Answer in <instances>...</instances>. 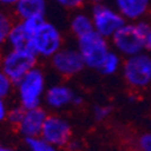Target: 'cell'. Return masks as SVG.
<instances>
[{"instance_id":"603a6c76","label":"cell","mask_w":151,"mask_h":151,"mask_svg":"<svg viewBox=\"0 0 151 151\" xmlns=\"http://www.w3.org/2000/svg\"><path fill=\"white\" fill-rule=\"evenodd\" d=\"M138 149L139 151H151V132L143 133L138 138Z\"/></svg>"},{"instance_id":"83f0119b","label":"cell","mask_w":151,"mask_h":151,"mask_svg":"<svg viewBox=\"0 0 151 151\" xmlns=\"http://www.w3.org/2000/svg\"><path fill=\"white\" fill-rule=\"evenodd\" d=\"M144 48L145 50H151V31L145 36V39H144Z\"/></svg>"},{"instance_id":"277c9868","label":"cell","mask_w":151,"mask_h":151,"mask_svg":"<svg viewBox=\"0 0 151 151\" xmlns=\"http://www.w3.org/2000/svg\"><path fill=\"white\" fill-rule=\"evenodd\" d=\"M37 56L30 48H11L4 56H1V70L7 77L17 84L24 74H27L37 64Z\"/></svg>"},{"instance_id":"5b68a950","label":"cell","mask_w":151,"mask_h":151,"mask_svg":"<svg viewBox=\"0 0 151 151\" xmlns=\"http://www.w3.org/2000/svg\"><path fill=\"white\" fill-rule=\"evenodd\" d=\"M29 48L40 58L50 59L63 48V36L59 29L46 19L30 39Z\"/></svg>"},{"instance_id":"1f68e13d","label":"cell","mask_w":151,"mask_h":151,"mask_svg":"<svg viewBox=\"0 0 151 151\" xmlns=\"http://www.w3.org/2000/svg\"><path fill=\"white\" fill-rule=\"evenodd\" d=\"M0 66H1V56H0Z\"/></svg>"},{"instance_id":"d4e9b609","label":"cell","mask_w":151,"mask_h":151,"mask_svg":"<svg viewBox=\"0 0 151 151\" xmlns=\"http://www.w3.org/2000/svg\"><path fill=\"white\" fill-rule=\"evenodd\" d=\"M82 147H83L82 143H81L79 140H77V139H73V138L68 142V144H67V146H66V149H67L68 151H81Z\"/></svg>"},{"instance_id":"44dd1931","label":"cell","mask_w":151,"mask_h":151,"mask_svg":"<svg viewBox=\"0 0 151 151\" xmlns=\"http://www.w3.org/2000/svg\"><path fill=\"white\" fill-rule=\"evenodd\" d=\"M45 18L42 17H31V18H25V19H21L24 29L28 31V34L30 36L34 35V32L41 27V24L43 23Z\"/></svg>"},{"instance_id":"3957f363","label":"cell","mask_w":151,"mask_h":151,"mask_svg":"<svg viewBox=\"0 0 151 151\" xmlns=\"http://www.w3.org/2000/svg\"><path fill=\"white\" fill-rule=\"evenodd\" d=\"M125 82L134 90H143L151 85V55L146 52L127 56L122 63Z\"/></svg>"},{"instance_id":"ac0fdd59","label":"cell","mask_w":151,"mask_h":151,"mask_svg":"<svg viewBox=\"0 0 151 151\" xmlns=\"http://www.w3.org/2000/svg\"><path fill=\"white\" fill-rule=\"evenodd\" d=\"M13 25L12 18L4 10H0V47L7 42V36Z\"/></svg>"},{"instance_id":"52a82bcc","label":"cell","mask_w":151,"mask_h":151,"mask_svg":"<svg viewBox=\"0 0 151 151\" xmlns=\"http://www.w3.org/2000/svg\"><path fill=\"white\" fill-rule=\"evenodd\" d=\"M91 18L93 22V30L106 39H111L113 35L126 23V19L118 10L111 9L103 3L93 6Z\"/></svg>"},{"instance_id":"2e32d148","label":"cell","mask_w":151,"mask_h":151,"mask_svg":"<svg viewBox=\"0 0 151 151\" xmlns=\"http://www.w3.org/2000/svg\"><path fill=\"white\" fill-rule=\"evenodd\" d=\"M122 66L121 56L118 52L109 50V53L106 55V58L99 66L97 71L103 76H113L115 74Z\"/></svg>"},{"instance_id":"4316f807","label":"cell","mask_w":151,"mask_h":151,"mask_svg":"<svg viewBox=\"0 0 151 151\" xmlns=\"http://www.w3.org/2000/svg\"><path fill=\"white\" fill-rule=\"evenodd\" d=\"M84 103V97L82 95H78V93H74L73 100H72V106L74 107H81Z\"/></svg>"},{"instance_id":"ba28073f","label":"cell","mask_w":151,"mask_h":151,"mask_svg":"<svg viewBox=\"0 0 151 151\" xmlns=\"http://www.w3.org/2000/svg\"><path fill=\"white\" fill-rule=\"evenodd\" d=\"M50 63L56 73L65 78L79 74L85 67L77 48H61L50 58Z\"/></svg>"},{"instance_id":"d6986e66","label":"cell","mask_w":151,"mask_h":151,"mask_svg":"<svg viewBox=\"0 0 151 151\" xmlns=\"http://www.w3.org/2000/svg\"><path fill=\"white\" fill-rule=\"evenodd\" d=\"M24 113H25V108H23L22 106H18V107H14L12 108L11 110L7 111V121L10 122V125L17 131L18 126H19L23 116H24Z\"/></svg>"},{"instance_id":"cb8c5ba5","label":"cell","mask_w":151,"mask_h":151,"mask_svg":"<svg viewBox=\"0 0 151 151\" xmlns=\"http://www.w3.org/2000/svg\"><path fill=\"white\" fill-rule=\"evenodd\" d=\"M58 4L65 6V7H70V9H73V7H79L83 5V3L85 0H54Z\"/></svg>"},{"instance_id":"d6a6232c","label":"cell","mask_w":151,"mask_h":151,"mask_svg":"<svg viewBox=\"0 0 151 151\" xmlns=\"http://www.w3.org/2000/svg\"><path fill=\"white\" fill-rule=\"evenodd\" d=\"M1 150H3V146H1V145H0V151H1Z\"/></svg>"},{"instance_id":"6da1fadb","label":"cell","mask_w":151,"mask_h":151,"mask_svg":"<svg viewBox=\"0 0 151 151\" xmlns=\"http://www.w3.org/2000/svg\"><path fill=\"white\" fill-rule=\"evenodd\" d=\"M151 31V24L145 21L125 23L111 37L113 47L120 55L131 56L144 52V39Z\"/></svg>"},{"instance_id":"9c48e42d","label":"cell","mask_w":151,"mask_h":151,"mask_svg":"<svg viewBox=\"0 0 151 151\" xmlns=\"http://www.w3.org/2000/svg\"><path fill=\"white\" fill-rule=\"evenodd\" d=\"M40 136L58 149L66 147L68 142L72 139V127L63 116L48 115Z\"/></svg>"},{"instance_id":"4dcf8cb0","label":"cell","mask_w":151,"mask_h":151,"mask_svg":"<svg viewBox=\"0 0 151 151\" xmlns=\"http://www.w3.org/2000/svg\"><path fill=\"white\" fill-rule=\"evenodd\" d=\"M1 151H16V150L10 149V147H6V149H4V147H3V150H1Z\"/></svg>"},{"instance_id":"7c38bea8","label":"cell","mask_w":151,"mask_h":151,"mask_svg":"<svg viewBox=\"0 0 151 151\" xmlns=\"http://www.w3.org/2000/svg\"><path fill=\"white\" fill-rule=\"evenodd\" d=\"M116 10L126 21L136 22L147 12L150 0H114Z\"/></svg>"},{"instance_id":"e0dca14e","label":"cell","mask_w":151,"mask_h":151,"mask_svg":"<svg viewBox=\"0 0 151 151\" xmlns=\"http://www.w3.org/2000/svg\"><path fill=\"white\" fill-rule=\"evenodd\" d=\"M25 144L30 151H58V147L47 142L41 136L25 138Z\"/></svg>"},{"instance_id":"5bb4252c","label":"cell","mask_w":151,"mask_h":151,"mask_svg":"<svg viewBox=\"0 0 151 151\" xmlns=\"http://www.w3.org/2000/svg\"><path fill=\"white\" fill-rule=\"evenodd\" d=\"M31 36L28 34V31L24 29L22 22L19 21L18 23H13L10 34L7 36V43L13 49H19V48H29Z\"/></svg>"},{"instance_id":"484cf974","label":"cell","mask_w":151,"mask_h":151,"mask_svg":"<svg viewBox=\"0 0 151 151\" xmlns=\"http://www.w3.org/2000/svg\"><path fill=\"white\" fill-rule=\"evenodd\" d=\"M7 116V109L6 106L3 101V99H0V122H3Z\"/></svg>"},{"instance_id":"f1b7e54d","label":"cell","mask_w":151,"mask_h":151,"mask_svg":"<svg viewBox=\"0 0 151 151\" xmlns=\"http://www.w3.org/2000/svg\"><path fill=\"white\" fill-rule=\"evenodd\" d=\"M19 0H0V4L5 6H14Z\"/></svg>"},{"instance_id":"8fae6325","label":"cell","mask_w":151,"mask_h":151,"mask_svg":"<svg viewBox=\"0 0 151 151\" xmlns=\"http://www.w3.org/2000/svg\"><path fill=\"white\" fill-rule=\"evenodd\" d=\"M74 91L66 84H55L49 86L45 92V103L53 110H60L72 104Z\"/></svg>"},{"instance_id":"7a4b0ae2","label":"cell","mask_w":151,"mask_h":151,"mask_svg":"<svg viewBox=\"0 0 151 151\" xmlns=\"http://www.w3.org/2000/svg\"><path fill=\"white\" fill-rule=\"evenodd\" d=\"M18 96L21 106L25 109L40 107L46 92V76L43 71L35 66L18 82Z\"/></svg>"},{"instance_id":"7402d4cb","label":"cell","mask_w":151,"mask_h":151,"mask_svg":"<svg viewBox=\"0 0 151 151\" xmlns=\"http://www.w3.org/2000/svg\"><path fill=\"white\" fill-rule=\"evenodd\" d=\"M13 84L14 83L0 70V99H5L10 95Z\"/></svg>"},{"instance_id":"9a60e30c","label":"cell","mask_w":151,"mask_h":151,"mask_svg":"<svg viewBox=\"0 0 151 151\" xmlns=\"http://www.w3.org/2000/svg\"><path fill=\"white\" fill-rule=\"evenodd\" d=\"M70 28H71L72 34L77 37V39L95 31L93 30V22H92L91 16H88L85 13L74 14L73 18L71 19Z\"/></svg>"},{"instance_id":"f546056e","label":"cell","mask_w":151,"mask_h":151,"mask_svg":"<svg viewBox=\"0 0 151 151\" xmlns=\"http://www.w3.org/2000/svg\"><path fill=\"white\" fill-rule=\"evenodd\" d=\"M93 3H96V4H102V3H104L106 0H92Z\"/></svg>"},{"instance_id":"4fadbf2b","label":"cell","mask_w":151,"mask_h":151,"mask_svg":"<svg viewBox=\"0 0 151 151\" xmlns=\"http://www.w3.org/2000/svg\"><path fill=\"white\" fill-rule=\"evenodd\" d=\"M47 10L46 0H19L14 5V12L19 19L31 17H45Z\"/></svg>"},{"instance_id":"8992f818","label":"cell","mask_w":151,"mask_h":151,"mask_svg":"<svg viewBox=\"0 0 151 151\" xmlns=\"http://www.w3.org/2000/svg\"><path fill=\"white\" fill-rule=\"evenodd\" d=\"M77 49L82 55L85 67L93 70L99 68L106 55L110 50L108 39L96 31H92L85 36L79 37Z\"/></svg>"},{"instance_id":"ffe728a7","label":"cell","mask_w":151,"mask_h":151,"mask_svg":"<svg viewBox=\"0 0 151 151\" xmlns=\"http://www.w3.org/2000/svg\"><path fill=\"white\" fill-rule=\"evenodd\" d=\"M113 111V108L108 104H96L92 109V115L96 121L107 120Z\"/></svg>"},{"instance_id":"30bf717a","label":"cell","mask_w":151,"mask_h":151,"mask_svg":"<svg viewBox=\"0 0 151 151\" xmlns=\"http://www.w3.org/2000/svg\"><path fill=\"white\" fill-rule=\"evenodd\" d=\"M47 116V111L41 107L25 109L24 116L17 128V132H19L25 138L40 136Z\"/></svg>"}]
</instances>
